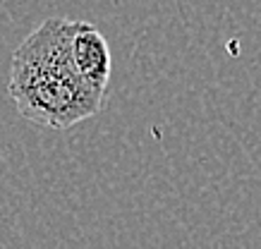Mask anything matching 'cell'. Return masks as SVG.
<instances>
[{"label": "cell", "mask_w": 261, "mask_h": 249, "mask_svg": "<svg viewBox=\"0 0 261 249\" xmlns=\"http://www.w3.org/2000/svg\"><path fill=\"white\" fill-rule=\"evenodd\" d=\"M74 19L50 17L17 46L8 91L17 113L39 127L65 129L98 115L106 98L84 84L70 58Z\"/></svg>", "instance_id": "obj_1"}, {"label": "cell", "mask_w": 261, "mask_h": 249, "mask_svg": "<svg viewBox=\"0 0 261 249\" xmlns=\"http://www.w3.org/2000/svg\"><path fill=\"white\" fill-rule=\"evenodd\" d=\"M70 58L84 84H89L98 96L106 98L113 74V56L106 36L91 22L74 19L70 36Z\"/></svg>", "instance_id": "obj_2"}]
</instances>
